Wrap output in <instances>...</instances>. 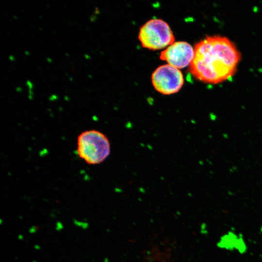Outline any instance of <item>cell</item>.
Instances as JSON below:
<instances>
[{
    "instance_id": "cell-1",
    "label": "cell",
    "mask_w": 262,
    "mask_h": 262,
    "mask_svg": "<svg viewBox=\"0 0 262 262\" xmlns=\"http://www.w3.org/2000/svg\"><path fill=\"white\" fill-rule=\"evenodd\" d=\"M240 60L239 51L229 39L220 35L207 36L195 46L189 70L201 82L218 84L235 74Z\"/></svg>"
},
{
    "instance_id": "cell-2",
    "label": "cell",
    "mask_w": 262,
    "mask_h": 262,
    "mask_svg": "<svg viewBox=\"0 0 262 262\" xmlns=\"http://www.w3.org/2000/svg\"><path fill=\"white\" fill-rule=\"evenodd\" d=\"M77 146L79 157L89 164L102 163L111 152L108 138L102 132L96 130L82 132L78 137Z\"/></svg>"
},
{
    "instance_id": "cell-3",
    "label": "cell",
    "mask_w": 262,
    "mask_h": 262,
    "mask_svg": "<svg viewBox=\"0 0 262 262\" xmlns=\"http://www.w3.org/2000/svg\"><path fill=\"white\" fill-rule=\"evenodd\" d=\"M138 39L144 48L153 50L168 47L175 42L169 25L158 18L149 20L141 27Z\"/></svg>"
},
{
    "instance_id": "cell-4",
    "label": "cell",
    "mask_w": 262,
    "mask_h": 262,
    "mask_svg": "<svg viewBox=\"0 0 262 262\" xmlns=\"http://www.w3.org/2000/svg\"><path fill=\"white\" fill-rule=\"evenodd\" d=\"M151 82L158 92L166 95L178 92L184 83L183 75L180 70L171 65L165 64L158 66L152 73Z\"/></svg>"
},
{
    "instance_id": "cell-5",
    "label": "cell",
    "mask_w": 262,
    "mask_h": 262,
    "mask_svg": "<svg viewBox=\"0 0 262 262\" xmlns=\"http://www.w3.org/2000/svg\"><path fill=\"white\" fill-rule=\"evenodd\" d=\"M194 56V49L185 41L175 42L161 53L160 58L178 69L190 66Z\"/></svg>"
},
{
    "instance_id": "cell-6",
    "label": "cell",
    "mask_w": 262,
    "mask_h": 262,
    "mask_svg": "<svg viewBox=\"0 0 262 262\" xmlns=\"http://www.w3.org/2000/svg\"><path fill=\"white\" fill-rule=\"evenodd\" d=\"M242 233L230 229L222 234L216 243V247L227 251H236L238 242Z\"/></svg>"
},
{
    "instance_id": "cell-7",
    "label": "cell",
    "mask_w": 262,
    "mask_h": 262,
    "mask_svg": "<svg viewBox=\"0 0 262 262\" xmlns=\"http://www.w3.org/2000/svg\"><path fill=\"white\" fill-rule=\"evenodd\" d=\"M73 222L75 226L81 228L83 229H86L89 227V223L85 221H81L76 219H74Z\"/></svg>"
},
{
    "instance_id": "cell-8",
    "label": "cell",
    "mask_w": 262,
    "mask_h": 262,
    "mask_svg": "<svg viewBox=\"0 0 262 262\" xmlns=\"http://www.w3.org/2000/svg\"><path fill=\"white\" fill-rule=\"evenodd\" d=\"M200 232L201 234L206 235L208 233V228L206 223H202L200 228Z\"/></svg>"
},
{
    "instance_id": "cell-9",
    "label": "cell",
    "mask_w": 262,
    "mask_h": 262,
    "mask_svg": "<svg viewBox=\"0 0 262 262\" xmlns=\"http://www.w3.org/2000/svg\"><path fill=\"white\" fill-rule=\"evenodd\" d=\"M64 226L62 222L57 221L55 223V229L57 231H60L64 229Z\"/></svg>"
},
{
    "instance_id": "cell-10",
    "label": "cell",
    "mask_w": 262,
    "mask_h": 262,
    "mask_svg": "<svg viewBox=\"0 0 262 262\" xmlns=\"http://www.w3.org/2000/svg\"><path fill=\"white\" fill-rule=\"evenodd\" d=\"M38 230V228L35 226H32L29 229V232L30 234H34Z\"/></svg>"
},
{
    "instance_id": "cell-11",
    "label": "cell",
    "mask_w": 262,
    "mask_h": 262,
    "mask_svg": "<svg viewBox=\"0 0 262 262\" xmlns=\"http://www.w3.org/2000/svg\"><path fill=\"white\" fill-rule=\"evenodd\" d=\"M27 84L29 88V89H32L33 84L29 81H27Z\"/></svg>"
},
{
    "instance_id": "cell-12",
    "label": "cell",
    "mask_w": 262,
    "mask_h": 262,
    "mask_svg": "<svg viewBox=\"0 0 262 262\" xmlns=\"http://www.w3.org/2000/svg\"><path fill=\"white\" fill-rule=\"evenodd\" d=\"M34 248L35 249V250H39L40 248H41V246L40 245H38V244H36V245H35L34 246Z\"/></svg>"
},
{
    "instance_id": "cell-13",
    "label": "cell",
    "mask_w": 262,
    "mask_h": 262,
    "mask_svg": "<svg viewBox=\"0 0 262 262\" xmlns=\"http://www.w3.org/2000/svg\"><path fill=\"white\" fill-rule=\"evenodd\" d=\"M17 238L19 240H22L24 239V236L22 234H19L17 236Z\"/></svg>"
},
{
    "instance_id": "cell-14",
    "label": "cell",
    "mask_w": 262,
    "mask_h": 262,
    "mask_svg": "<svg viewBox=\"0 0 262 262\" xmlns=\"http://www.w3.org/2000/svg\"><path fill=\"white\" fill-rule=\"evenodd\" d=\"M259 231L261 234H262V224L260 226Z\"/></svg>"
},
{
    "instance_id": "cell-15",
    "label": "cell",
    "mask_w": 262,
    "mask_h": 262,
    "mask_svg": "<svg viewBox=\"0 0 262 262\" xmlns=\"http://www.w3.org/2000/svg\"><path fill=\"white\" fill-rule=\"evenodd\" d=\"M3 223V220L2 219H0V225H2Z\"/></svg>"
},
{
    "instance_id": "cell-16",
    "label": "cell",
    "mask_w": 262,
    "mask_h": 262,
    "mask_svg": "<svg viewBox=\"0 0 262 262\" xmlns=\"http://www.w3.org/2000/svg\"><path fill=\"white\" fill-rule=\"evenodd\" d=\"M10 59L12 61H13L14 59H13L14 58H13V56H10Z\"/></svg>"
},
{
    "instance_id": "cell-17",
    "label": "cell",
    "mask_w": 262,
    "mask_h": 262,
    "mask_svg": "<svg viewBox=\"0 0 262 262\" xmlns=\"http://www.w3.org/2000/svg\"><path fill=\"white\" fill-rule=\"evenodd\" d=\"M37 262L36 261H33V262Z\"/></svg>"
},
{
    "instance_id": "cell-18",
    "label": "cell",
    "mask_w": 262,
    "mask_h": 262,
    "mask_svg": "<svg viewBox=\"0 0 262 262\" xmlns=\"http://www.w3.org/2000/svg\"></svg>"
}]
</instances>
